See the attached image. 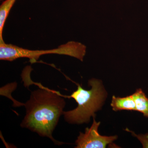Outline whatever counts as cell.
I'll return each mask as SVG.
<instances>
[{
  "label": "cell",
  "mask_w": 148,
  "mask_h": 148,
  "mask_svg": "<svg viewBox=\"0 0 148 148\" xmlns=\"http://www.w3.org/2000/svg\"><path fill=\"white\" fill-rule=\"evenodd\" d=\"M90 90H85L78 84L77 89L70 96L63 97L73 98L76 101L77 107L72 110L64 112L65 120L71 124L88 123L91 116H95V112L101 110L107 96V93L101 81L92 78L89 80Z\"/></svg>",
  "instance_id": "7a4b0ae2"
},
{
  "label": "cell",
  "mask_w": 148,
  "mask_h": 148,
  "mask_svg": "<svg viewBox=\"0 0 148 148\" xmlns=\"http://www.w3.org/2000/svg\"><path fill=\"white\" fill-rule=\"evenodd\" d=\"M136 111L143 114L144 116L148 118V98L141 88H139L132 94Z\"/></svg>",
  "instance_id": "8992f818"
},
{
  "label": "cell",
  "mask_w": 148,
  "mask_h": 148,
  "mask_svg": "<svg viewBox=\"0 0 148 148\" xmlns=\"http://www.w3.org/2000/svg\"><path fill=\"white\" fill-rule=\"evenodd\" d=\"M86 50L85 46L73 41L61 45L57 48L45 50H30L10 44L0 43V59L12 61L17 58H29L31 63H34L42 56L57 54L69 56L82 61Z\"/></svg>",
  "instance_id": "3957f363"
},
{
  "label": "cell",
  "mask_w": 148,
  "mask_h": 148,
  "mask_svg": "<svg viewBox=\"0 0 148 148\" xmlns=\"http://www.w3.org/2000/svg\"><path fill=\"white\" fill-rule=\"evenodd\" d=\"M93 123L91 127L86 128L84 133L80 132L76 141L77 148H105L117 139L115 136H102L98 132L100 122H97L93 117Z\"/></svg>",
  "instance_id": "277c9868"
},
{
  "label": "cell",
  "mask_w": 148,
  "mask_h": 148,
  "mask_svg": "<svg viewBox=\"0 0 148 148\" xmlns=\"http://www.w3.org/2000/svg\"><path fill=\"white\" fill-rule=\"evenodd\" d=\"M16 0H5L0 6V43L5 42L3 38V30L6 20Z\"/></svg>",
  "instance_id": "52a82bcc"
},
{
  "label": "cell",
  "mask_w": 148,
  "mask_h": 148,
  "mask_svg": "<svg viewBox=\"0 0 148 148\" xmlns=\"http://www.w3.org/2000/svg\"><path fill=\"white\" fill-rule=\"evenodd\" d=\"M126 130L128 132H131L133 136L136 137L138 140H140V142L143 145V148H148V133H147L145 135L143 134L137 135L135 132L129 130L128 129H126Z\"/></svg>",
  "instance_id": "ba28073f"
},
{
  "label": "cell",
  "mask_w": 148,
  "mask_h": 148,
  "mask_svg": "<svg viewBox=\"0 0 148 148\" xmlns=\"http://www.w3.org/2000/svg\"><path fill=\"white\" fill-rule=\"evenodd\" d=\"M111 106L114 111H136V106L132 95L123 98L113 95Z\"/></svg>",
  "instance_id": "5b68a950"
},
{
  "label": "cell",
  "mask_w": 148,
  "mask_h": 148,
  "mask_svg": "<svg viewBox=\"0 0 148 148\" xmlns=\"http://www.w3.org/2000/svg\"><path fill=\"white\" fill-rule=\"evenodd\" d=\"M32 91L30 99L24 104L26 115L21 123L22 127L48 138L55 144L62 145L53 138L52 133L66 105L63 95L40 85Z\"/></svg>",
  "instance_id": "6da1fadb"
}]
</instances>
